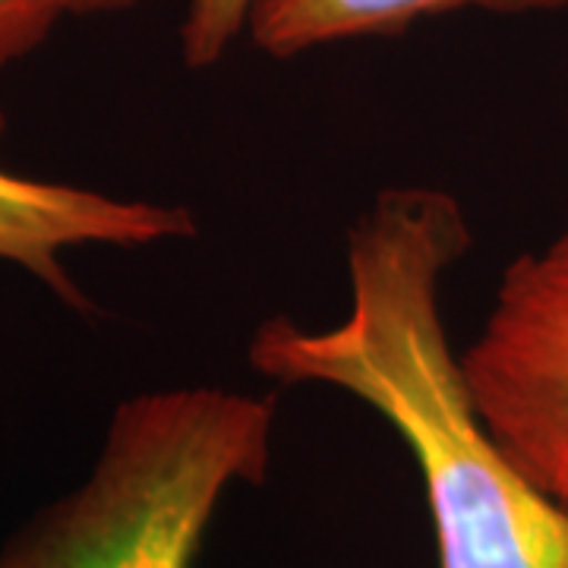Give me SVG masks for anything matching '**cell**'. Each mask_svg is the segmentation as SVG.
<instances>
[{
	"instance_id": "6da1fadb",
	"label": "cell",
	"mask_w": 568,
	"mask_h": 568,
	"mask_svg": "<svg viewBox=\"0 0 568 568\" xmlns=\"http://www.w3.org/2000/svg\"><path fill=\"white\" fill-rule=\"evenodd\" d=\"M467 250L455 193L383 186L347 231L345 316L325 328L268 316L246 361L275 386L345 392L398 433L424 484L439 568H568V508L496 443L448 338L443 284Z\"/></svg>"
},
{
	"instance_id": "7a4b0ae2",
	"label": "cell",
	"mask_w": 568,
	"mask_h": 568,
	"mask_svg": "<svg viewBox=\"0 0 568 568\" xmlns=\"http://www.w3.org/2000/svg\"><path fill=\"white\" fill-rule=\"evenodd\" d=\"M272 436L275 395L136 392L114 407L89 474L0 547V568H196L224 499L265 480Z\"/></svg>"
},
{
	"instance_id": "3957f363",
	"label": "cell",
	"mask_w": 568,
	"mask_h": 568,
	"mask_svg": "<svg viewBox=\"0 0 568 568\" xmlns=\"http://www.w3.org/2000/svg\"><path fill=\"white\" fill-rule=\"evenodd\" d=\"M458 357L496 443L568 508V227L506 265Z\"/></svg>"
},
{
	"instance_id": "277c9868",
	"label": "cell",
	"mask_w": 568,
	"mask_h": 568,
	"mask_svg": "<svg viewBox=\"0 0 568 568\" xmlns=\"http://www.w3.org/2000/svg\"><path fill=\"white\" fill-rule=\"evenodd\" d=\"M7 114L0 104V136ZM186 205L123 200L73 183L22 178L0 168V260L39 278L70 310L89 313L82 287L63 265L73 246H152L196 237Z\"/></svg>"
},
{
	"instance_id": "5b68a950",
	"label": "cell",
	"mask_w": 568,
	"mask_h": 568,
	"mask_svg": "<svg viewBox=\"0 0 568 568\" xmlns=\"http://www.w3.org/2000/svg\"><path fill=\"white\" fill-rule=\"evenodd\" d=\"M568 0H260L246 26L253 48L275 61L325 44L398 36L414 22L458 10L484 13H552Z\"/></svg>"
},
{
	"instance_id": "8992f818",
	"label": "cell",
	"mask_w": 568,
	"mask_h": 568,
	"mask_svg": "<svg viewBox=\"0 0 568 568\" xmlns=\"http://www.w3.org/2000/svg\"><path fill=\"white\" fill-rule=\"evenodd\" d=\"M260 0H186L181 22V61L190 70H209L250 26Z\"/></svg>"
},
{
	"instance_id": "52a82bcc",
	"label": "cell",
	"mask_w": 568,
	"mask_h": 568,
	"mask_svg": "<svg viewBox=\"0 0 568 568\" xmlns=\"http://www.w3.org/2000/svg\"><path fill=\"white\" fill-rule=\"evenodd\" d=\"M63 13V0H0V70L29 58Z\"/></svg>"
},
{
	"instance_id": "ba28073f",
	"label": "cell",
	"mask_w": 568,
	"mask_h": 568,
	"mask_svg": "<svg viewBox=\"0 0 568 568\" xmlns=\"http://www.w3.org/2000/svg\"><path fill=\"white\" fill-rule=\"evenodd\" d=\"M145 0H63L67 13L77 17H92V13H121V10H133Z\"/></svg>"
}]
</instances>
